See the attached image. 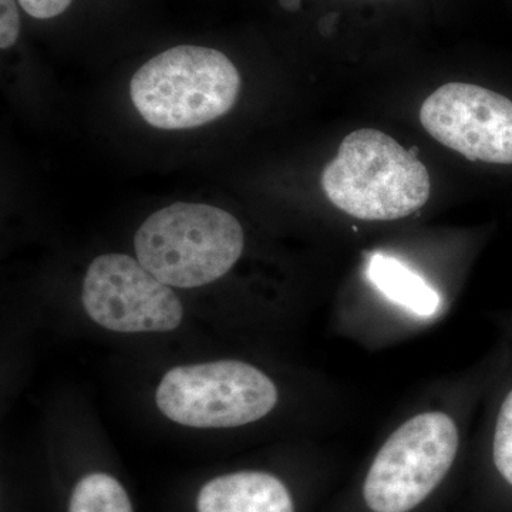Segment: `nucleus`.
Wrapping results in <instances>:
<instances>
[{"mask_svg":"<svg viewBox=\"0 0 512 512\" xmlns=\"http://www.w3.org/2000/svg\"><path fill=\"white\" fill-rule=\"evenodd\" d=\"M460 434L443 412L417 414L403 423L376 454L363 484L372 512H410L446 478L457 457Z\"/></svg>","mask_w":512,"mask_h":512,"instance_id":"5","label":"nucleus"},{"mask_svg":"<svg viewBox=\"0 0 512 512\" xmlns=\"http://www.w3.org/2000/svg\"><path fill=\"white\" fill-rule=\"evenodd\" d=\"M244 245V229L234 215L192 202L154 212L134 237L137 261L175 288H198L222 278Z\"/></svg>","mask_w":512,"mask_h":512,"instance_id":"2","label":"nucleus"},{"mask_svg":"<svg viewBox=\"0 0 512 512\" xmlns=\"http://www.w3.org/2000/svg\"><path fill=\"white\" fill-rule=\"evenodd\" d=\"M198 512H295L291 493L279 478L262 471H239L201 488Z\"/></svg>","mask_w":512,"mask_h":512,"instance_id":"8","label":"nucleus"},{"mask_svg":"<svg viewBox=\"0 0 512 512\" xmlns=\"http://www.w3.org/2000/svg\"><path fill=\"white\" fill-rule=\"evenodd\" d=\"M241 89L237 67L210 47L177 46L134 74L130 96L138 113L161 130H187L220 119Z\"/></svg>","mask_w":512,"mask_h":512,"instance_id":"3","label":"nucleus"},{"mask_svg":"<svg viewBox=\"0 0 512 512\" xmlns=\"http://www.w3.org/2000/svg\"><path fill=\"white\" fill-rule=\"evenodd\" d=\"M279 3H281L282 8L291 10V12L301 8V0H279Z\"/></svg>","mask_w":512,"mask_h":512,"instance_id":"14","label":"nucleus"},{"mask_svg":"<svg viewBox=\"0 0 512 512\" xmlns=\"http://www.w3.org/2000/svg\"><path fill=\"white\" fill-rule=\"evenodd\" d=\"M420 121L431 137L467 160L512 164V101L493 90L444 84L424 101Z\"/></svg>","mask_w":512,"mask_h":512,"instance_id":"7","label":"nucleus"},{"mask_svg":"<svg viewBox=\"0 0 512 512\" xmlns=\"http://www.w3.org/2000/svg\"><path fill=\"white\" fill-rule=\"evenodd\" d=\"M72 0H19V5L35 19H52L62 15Z\"/></svg>","mask_w":512,"mask_h":512,"instance_id":"13","label":"nucleus"},{"mask_svg":"<svg viewBox=\"0 0 512 512\" xmlns=\"http://www.w3.org/2000/svg\"><path fill=\"white\" fill-rule=\"evenodd\" d=\"M369 278L387 298L416 315L431 316L439 311V293L397 259L386 255L373 256L369 264Z\"/></svg>","mask_w":512,"mask_h":512,"instance_id":"9","label":"nucleus"},{"mask_svg":"<svg viewBox=\"0 0 512 512\" xmlns=\"http://www.w3.org/2000/svg\"><path fill=\"white\" fill-rule=\"evenodd\" d=\"M156 403L165 417L181 426L229 429L268 416L278 403V389L256 367L220 360L165 373Z\"/></svg>","mask_w":512,"mask_h":512,"instance_id":"4","label":"nucleus"},{"mask_svg":"<svg viewBox=\"0 0 512 512\" xmlns=\"http://www.w3.org/2000/svg\"><path fill=\"white\" fill-rule=\"evenodd\" d=\"M82 301L90 319L113 332H170L183 320V305L170 286L123 254L94 259L84 276Z\"/></svg>","mask_w":512,"mask_h":512,"instance_id":"6","label":"nucleus"},{"mask_svg":"<svg viewBox=\"0 0 512 512\" xmlns=\"http://www.w3.org/2000/svg\"><path fill=\"white\" fill-rule=\"evenodd\" d=\"M322 188L340 211L363 221H394L420 210L430 197V175L416 154L373 128L345 137L326 165Z\"/></svg>","mask_w":512,"mask_h":512,"instance_id":"1","label":"nucleus"},{"mask_svg":"<svg viewBox=\"0 0 512 512\" xmlns=\"http://www.w3.org/2000/svg\"><path fill=\"white\" fill-rule=\"evenodd\" d=\"M69 512H133V505L116 478L94 473L74 487Z\"/></svg>","mask_w":512,"mask_h":512,"instance_id":"10","label":"nucleus"},{"mask_svg":"<svg viewBox=\"0 0 512 512\" xmlns=\"http://www.w3.org/2000/svg\"><path fill=\"white\" fill-rule=\"evenodd\" d=\"M20 18L15 0H0V47L10 49L19 39Z\"/></svg>","mask_w":512,"mask_h":512,"instance_id":"12","label":"nucleus"},{"mask_svg":"<svg viewBox=\"0 0 512 512\" xmlns=\"http://www.w3.org/2000/svg\"><path fill=\"white\" fill-rule=\"evenodd\" d=\"M493 457L498 473L512 487V390L505 397L500 414H498L494 433Z\"/></svg>","mask_w":512,"mask_h":512,"instance_id":"11","label":"nucleus"}]
</instances>
